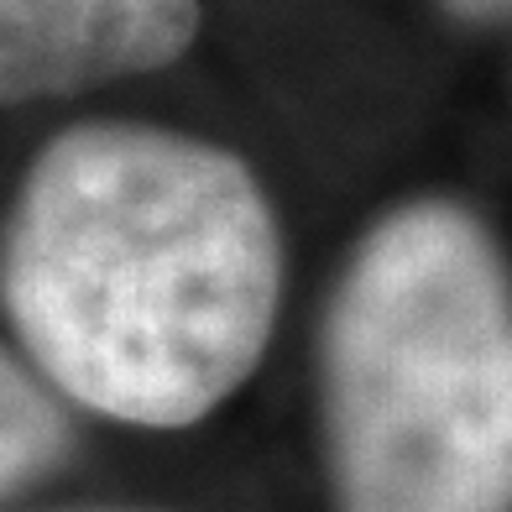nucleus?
<instances>
[{
  "label": "nucleus",
  "instance_id": "obj_2",
  "mask_svg": "<svg viewBox=\"0 0 512 512\" xmlns=\"http://www.w3.org/2000/svg\"><path fill=\"white\" fill-rule=\"evenodd\" d=\"M335 512H512V267L455 199L366 230L319 330Z\"/></svg>",
  "mask_w": 512,
  "mask_h": 512
},
{
  "label": "nucleus",
  "instance_id": "obj_5",
  "mask_svg": "<svg viewBox=\"0 0 512 512\" xmlns=\"http://www.w3.org/2000/svg\"><path fill=\"white\" fill-rule=\"evenodd\" d=\"M460 21H512V0H439Z\"/></svg>",
  "mask_w": 512,
  "mask_h": 512
},
{
  "label": "nucleus",
  "instance_id": "obj_1",
  "mask_svg": "<svg viewBox=\"0 0 512 512\" xmlns=\"http://www.w3.org/2000/svg\"><path fill=\"white\" fill-rule=\"evenodd\" d=\"M283 241L251 168L136 121L58 131L0 230V309L68 403L183 429L262 361Z\"/></svg>",
  "mask_w": 512,
  "mask_h": 512
},
{
  "label": "nucleus",
  "instance_id": "obj_4",
  "mask_svg": "<svg viewBox=\"0 0 512 512\" xmlns=\"http://www.w3.org/2000/svg\"><path fill=\"white\" fill-rule=\"evenodd\" d=\"M68 445H74V429L48 392V377L0 345V502L58 471Z\"/></svg>",
  "mask_w": 512,
  "mask_h": 512
},
{
  "label": "nucleus",
  "instance_id": "obj_3",
  "mask_svg": "<svg viewBox=\"0 0 512 512\" xmlns=\"http://www.w3.org/2000/svg\"><path fill=\"white\" fill-rule=\"evenodd\" d=\"M199 0H0V105L84 95L173 63Z\"/></svg>",
  "mask_w": 512,
  "mask_h": 512
}]
</instances>
